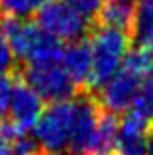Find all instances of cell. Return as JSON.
I'll list each match as a JSON object with an SVG mask.
<instances>
[{"mask_svg": "<svg viewBox=\"0 0 153 155\" xmlns=\"http://www.w3.org/2000/svg\"><path fill=\"white\" fill-rule=\"evenodd\" d=\"M134 10L135 0H106L98 14V20L102 26L128 30L134 22Z\"/></svg>", "mask_w": 153, "mask_h": 155, "instance_id": "cell-12", "label": "cell"}, {"mask_svg": "<svg viewBox=\"0 0 153 155\" xmlns=\"http://www.w3.org/2000/svg\"><path fill=\"white\" fill-rule=\"evenodd\" d=\"M149 130L151 126L145 124L142 118L132 112H124V118L118 126L114 151H118V155H145Z\"/></svg>", "mask_w": 153, "mask_h": 155, "instance_id": "cell-8", "label": "cell"}, {"mask_svg": "<svg viewBox=\"0 0 153 155\" xmlns=\"http://www.w3.org/2000/svg\"><path fill=\"white\" fill-rule=\"evenodd\" d=\"M14 63H16L14 51H12L10 41H8L2 26H0V75H8L14 69Z\"/></svg>", "mask_w": 153, "mask_h": 155, "instance_id": "cell-17", "label": "cell"}, {"mask_svg": "<svg viewBox=\"0 0 153 155\" xmlns=\"http://www.w3.org/2000/svg\"><path fill=\"white\" fill-rule=\"evenodd\" d=\"M34 155H76V153H67V151H63V153H45V151H41V153H34Z\"/></svg>", "mask_w": 153, "mask_h": 155, "instance_id": "cell-22", "label": "cell"}, {"mask_svg": "<svg viewBox=\"0 0 153 155\" xmlns=\"http://www.w3.org/2000/svg\"><path fill=\"white\" fill-rule=\"evenodd\" d=\"M12 88H14V83H12L6 75H0V122H2L4 118H6V114H8Z\"/></svg>", "mask_w": 153, "mask_h": 155, "instance_id": "cell-18", "label": "cell"}, {"mask_svg": "<svg viewBox=\"0 0 153 155\" xmlns=\"http://www.w3.org/2000/svg\"><path fill=\"white\" fill-rule=\"evenodd\" d=\"M153 69V57L143 47L128 53L120 71L98 87V102L106 112L124 114L132 106L142 79Z\"/></svg>", "mask_w": 153, "mask_h": 155, "instance_id": "cell-1", "label": "cell"}, {"mask_svg": "<svg viewBox=\"0 0 153 155\" xmlns=\"http://www.w3.org/2000/svg\"><path fill=\"white\" fill-rule=\"evenodd\" d=\"M79 98H65L51 102L41 110L35 126L31 128V137L37 149L45 153H63L71 147L76 122Z\"/></svg>", "mask_w": 153, "mask_h": 155, "instance_id": "cell-2", "label": "cell"}, {"mask_svg": "<svg viewBox=\"0 0 153 155\" xmlns=\"http://www.w3.org/2000/svg\"><path fill=\"white\" fill-rule=\"evenodd\" d=\"M145 155H153V128L149 130V140H147V151Z\"/></svg>", "mask_w": 153, "mask_h": 155, "instance_id": "cell-21", "label": "cell"}, {"mask_svg": "<svg viewBox=\"0 0 153 155\" xmlns=\"http://www.w3.org/2000/svg\"><path fill=\"white\" fill-rule=\"evenodd\" d=\"M43 110V100L39 94L30 88L26 83H18L12 88L10 106H8V132L14 136H26L35 126L39 114Z\"/></svg>", "mask_w": 153, "mask_h": 155, "instance_id": "cell-7", "label": "cell"}, {"mask_svg": "<svg viewBox=\"0 0 153 155\" xmlns=\"http://www.w3.org/2000/svg\"><path fill=\"white\" fill-rule=\"evenodd\" d=\"M88 22L90 20L80 16L63 0H49L37 10V26L59 43L83 39L88 31Z\"/></svg>", "mask_w": 153, "mask_h": 155, "instance_id": "cell-5", "label": "cell"}, {"mask_svg": "<svg viewBox=\"0 0 153 155\" xmlns=\"http://www.w3.org/2000/svg\"><path fill=\"white\" fill-rule=\"evenodd\" d=\"M0 155H16L14 149V136L8 132L6 126H0Z\"/></svg>", "mask_w": 153, "mask_h": 155, "instance_id": "cell-19", "label": "cell"}, {"mask_svg": "<svg viewBox=\"0 0 153 155\" xmlns=\"http://www.w3.org/2000/svg\"><path fill=\"white\" fill-rule=\"evenodd\" d=\"M24 83L34 88L41 100H49V102L71 98L76 91V84L67 75L59 59L28 65L24 71Z\"/></svg>", "mask_w": 153, "mask_h": 155, "instance_id": "cell-6", "label": "cell"}, {"mask_svg": "<svg viewBox=\"0 0 153 155\" xmlns=\"http://www.w3.org/2000/svg\"><path fill=\"white\" fill-rule=\"evenodd\" d=\"M102 110L98 104L90 98H79V108H76V122H75V132L73 141H71V151L76 155H88L90 151V141L94 136V128L98 116Z\"/></svg>", "mask_w": 153, "mask_h": 155, "instance_id": "cell-9", "label": "cell"}, {"mask_svg": "<svg viewBox=\"0 0 153 155\" xmlns=\"http://www.w3.org/2000/svg\"><path fill=\"white\" fill-rule=\"evenodd\" d=\"M139 45H142L143 49H145V51L153 57V31H151L149 35H147V38H143L142 41H139Z\"/></svg>", "mask_w": 153, "mask_h": 155, "instance_id": "cell-20", "label": "cell"}, {"mask_svg": "<svg viewBox=\"0 0 153 155\" xmlns=\"http://www.w3.org/2000/svg\"><path fill=\"white\" fill-rule=\"evenodd\" d=\"M132 28L138 41H142L153 31V0H135Z\"/></svg>", "mask_w": 153, "mask_h": 155, "instance_id": "cell-14", "label": "cell"}, {"mask_svg": "<svg viewBox=\"0 0 153 155\" xmlns=\"http://www.w3.org/2000/svg\"><path fill=\"white\" fill-rule=\"evenodd\" d=\"M118 126H120V120L116 118V114L106 112V110L100 112L88 155H110L114 151L116 137H118Z\"/></svg>", "mask_w": 153, "mask_h": 155, "instance_id": "cell-11", "label": "cell"}, {"mask_svg": "<svg viewBox=\"0 0 153 155\" xmlns=\"http://www.w3.org/2000/svg\"><path fill=\"white\" fill-rule=\"evenodd\" d=\"M126 112L135 114L138 118H142L145 124H149L153 128V69L142 79L134 102Z\"/></svg>", "mask_w": 153, "mask_h": 155, "instance_id": "cell-13", "label": "cell"}, {"mask_svg": "<svg viewBox=\"0 0 153 155\" xmlns=\"http://www.w3.org/2000/svg\"><path fill=\"white\" fill-rule=\"evenodd\" d=\"M63 2H67L73 10H76L86 20H92V18H98L106 0H63Z\"/></svg>", "mask_w": 153, "mask_h": 155, "instance_id": "cell-16", "label": "cell"}, {"mask_svg": "<svg viewBox=\"0 0 153 155\" xmlns=\"http://www.w3.org/2000/svg\"><path fill=\"white\" fill-rule=\"evenodd\" d=\"M49 0H0V14L4 18H30Z\"/></svg>", "mask_w": 153, "mask_h": 155, "instance_id": "cell-15", "label": "cell"}, {"mask_svg": "<svg viewBox=\"0 0 153 155\" xmlns=\"http://www.w3.org/2000/svg\"><path fill=\"white\" fill-rule=\"evenodd\" d=\"M59 63L63 65V69L76 87H90L92 57L86 41L79 39V41H71L67 47H63Z\"/></svg>", "mask_w": 153, "mask_h": 155, "instance_id": "cell-10", "label": "cell"}, {"mask_svg": "<svg viewBox=\"0 0 153 155\" xmlns=\"http://www.w3.org/2000/svg\"><path fill=\"white\" fill-rule=\"evenodd\" d=\"M86 43L92 57L90 87L98 88L124 65L130 53V35L120 28L100 26L92 31Z\"/></svg>", "mask_w": 153, "mask_h": 155, "instance_id": "cell-4", "label": "cell"}, {"mask_svg": "<svg viewBox=\"0 0 153 155\" xmlns=\"http://www.w3.org/2000/svg\"><path fill=\"white\" fill-rule=\"evenodd\" d=\"M2 30L10 41L14 57L22 63H45L57 61L61 57V43L28 18H6Z\"/></svg>", "mask_w": 153, "mask_h": 155, "instance_id": "cell-3", "label": "cell"}]
</instances>
